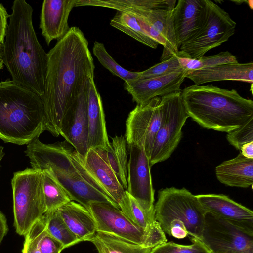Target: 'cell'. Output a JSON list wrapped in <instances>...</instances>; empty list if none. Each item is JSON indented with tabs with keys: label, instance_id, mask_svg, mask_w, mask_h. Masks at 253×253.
<instances>
[{
	"label": "cell",
	"instance_id": "4",
	"mask_svg": "<svg viewBox=\"0 0 253 253\" xmlns=\"http://www.w3.org/2000/svg\"><path fill=\"white\" fill-rule=\"evenodd\" d=\"M42 99L12 80L0 82V139L28 144L44 131Z\"/></svg>",
	"mask_w": 253,
	"mask_h": 253
},
{
	"label": "cell",
	"instance_id": "14",
	"mask_svg": "<svg viewBox=\"0 0 253 253\" xmlns=\"http://www.w3.org/2000/svg\"><path fill=\"white\" fill-rule=\"evenodd\" d=\"M89 80L77 100L65 112L59 126V134L84 158L89 150L86 109Z\"/></svg>",
	"mask_w": 253,
	"mask_h": 253
},
{
	"label": "cell",
	"instance_id": "5",
	"mask_svg": "<svg viewBox=\"0 0 253 253\" xmlns=\"http://www.w3.org/2000/svg\"><path fill=\"white\" fill-rule=\"evenodd\" d=\"M154 210L155 219L165 233L171 223H182L189 235L200 239L206 212L197 196L186 188L160 190Z\"/></svg>",
	"mask_w": 253,
	"mask_h": 253
},
{
	"label": "cell",
	"instance_id": "17",
	"mask_svg": "<svg viewBox=\"0 0 253 253\" xmlns=\"http://www.w3.org/2000/svg\"><path fill=\"white\" fill-rule=\"evenodd\" d=\"M77 0H44L42 4L40 28L49 45L55 39L63 37L69 31L68 18Z\"/></svg>",
	"mask_w": 253,
	"mask_h": 253
},
{
	"label": "cell",
	"instance_id": "6",
	"mask_svg": "<svg viewBox=\"0 0 253 253\" xmlns=\"http://www.w3.org/2000/svg\"><path fill=\"white\" fill-rule=\"evenodd\" d=\"M14 225L25 236L46 212L42 172L33 168L16 172L11 180Z\"/></svg>",
	"mask_w": 253,
	"mask_h": 253
},
{
	"label": "cell",
	"instance_id": "21",
	"mask_svg": "<svg viewBox=\"0 0 253 253\" xmlns=\"http://www.w3.org/2000/svg\"><path fill=\"white\" fill-rule=\"evenodd\" d=\"M185 78L189 79L197 85L227 80L253 84V63H231L199 70H187Z\"/></svg>",
	"mask_w": 253,
	"mask_h": 253
},
{
	"label": "cell",
	"instance_id": "22",
	"mask_svg": "<svg viewBox=\"0 0 253 253\" xmlns=\"http://www.w3.org/2000/svg\"><path fill=\"white\" fill-rule=\"evenodd\" d=\"M171 10L166 9H130L126 13L144 18L166 42L161 61L168 59L179 51L171 21Z\"/></svg>",
	"mask_w": 253,
	"mask_h": 253
},
{
	"label": "cell",
	"instance_id": "44",
	"mask_svg": "<svg viewBox=\"0 0 253 253\" xmlns=\"http://www.w3.org/2000/svg\"><path fill=\"white\" fill-rule=\"evenodd\" d=\"M3 149H4L3 147L0 146V163L5 154L4 152L3 151ZM0 167H1V166L0 164Z\"/></svg>",
	"mask_w": 253,
	"mask_h": 253
},
{
	"label": "cell",
	"instance_id": "3",
	"mask_svg": "<svg viewBox=\"0 0 253 253\" xmlns=\"http://www.w3.org/2000/svg\"><path fill=\"white\" fill-rule=\"evenodd\" d=\"M181 96L189 117L207 129L228 133L253 118V101L234 89L194 84Z\"/></svg>",
	"mask_w": 253,
	"mask_h": 253
},
{
	"label": "cell",
	"instance_id": "7",
	"mask_svg": "<svg viewBox=\"0 0 253 253\" xmlns=\"http://www.w3.org/2000/svg\"><path fill=\"white\" fill-rule=\"evenodd\" d=\"M25 153L32 168L41 171L48 169L60 170L86 181L110 197L85 167L84 158L66 141L46 144L37 137L27 144Z\"/></svg>",
	"mask_w": 253,
	"mask_h": 253
},
{
	"label": "cell",
	"instance_id": "12",
	"mask_svg": "<svg viewBox=\"0 0 253 253\" xmlns=\"http://www.w3.org/2000/svg\"><path fill=\"white\" fill-rule=\"evenodd\" d=\"M127 148L129 157L126 191L145 211L155 212L154 190L149 158L143 147L127 145Z\"/></svg>",
	"mask_w": 253,
	"mask_h": 253
},
{
	"label": "cell",
	"instance_id": "35",
	"mask_svg": "<svg viewBox=\"0 0 253 253\" xmlns=\"http://www.w3.org/2000/svg\"><path fill=\"white\" fill-rule=\"evenodd\" d=\"M181 67L186 70H199L217 65L238 62L237 58L229 51L221 52L217 54L202 56L197 59L179 57Z\"/></svg>",
	"mask_w": 253,
	"mask_h": 253
},
{
	"label": "cell",
	"instance_id": "16",
	"mask_svg": "<svg viewBox=\"0 0 253 253\" xmlns=\"http://www.w3.org/2000/svg\"><path fill=\"white\" fill-rule=\"evenodd\" d=\"M206 213L227 220L253 234V212L223 194L196 195Z\"/></svg>",
	"mask_w": 253,
	"mask_h": 253
},
{
	"label": "cell",
	"instance_id": "33",
	"mask_svg": "<svg viewBox=\"0 0 253 253\" xmlns=\"http://www.w3.org/2000/svg\"><path fill=\"white\" fill-rule=\"evenodd\" d=\"M27 234L33 239L41 253H60L65 249L63 245L46 230L42 217L33 224Z\"/></svg>",
	"mask_w": 253,
	"mask_h": 253
},
{
	"label": "cell",
	"instance_id": "39",
	"mask_svg": "<svg viewBox=\"0 0 253 253\" xmlns=\"http://www.w3.org/2000/svg\"><path fill=\"white\" fill-rule=\"evenodd\" d=\"M167 241L165 233L160 223L155 220L146 229V234L142 246L152 249Z\"/></svg>",
	"mask_w": 253,
	"mask_h": 253
},
{
	"label": "cell",
	"instance_id": "2",
	"mask_svg": "<svg viewBox=\"0 0 253 253\" xmlns=\"http://www.w3.org/2000/svg\"><path fill=\"white\" fill-rule=\"evenodd\" d=\"M11 9L3 44V64L13 81L42 98L48 56L34 28L33 8L25 0H15Z\"/></svg>",
	"mask_w": 253,
	"mask_h": 253
},
{
	"label": "cell",
	"instance_id": "37",
	"mask_svg": "<svg viewBox=\"0 0 253 253\" xmlns=\"http://www.w3.org/2000/svg\"><path fill=\"white\" fill-rule=\"evenodd\" d=\"M179 57H184L185 55L179 51L177 54L170 58L163 60L147 70L139 72V78L157 77L185 69L181 67L178 59Z\"/></svg>",
	"mask_w": 253,
	"mask_h": 253
},
{
	"label": "cell",
	"instance_id": "43",
	"mask_svg": "<svg viewBox=\"0 0 253 253\" xmlns=\"http://www.w3.org/2000/svg\"><path fill=\"white\" fill-rule=\"evenodd\" d=\"M240 150V152L244 157L249 159H253V141L243 145Z\"/></svg>",
	"mask_w": 253,
	"mask_h": 253
},
{
	"label": "cell",
	"instance_id": "15",
	"mask_svg": "<svg viewBox=\"0 0 253 253\" xmlns=\"http://www.w3.org/2000/svg\"><path fill=\"white\" fill-rule=\"evenodd\" d=\"M186 69L162 76L141 79L125 82L124 89L131 95L137 105L144 104L157 97H162L181 91Z\"/></svg>",
	"mask_w": 253,
	"mask_h": 253
},
{
	"label": "cell",
	"instance_id": "32",
	"mask_svg": "<svg viewBox=\"0 0 253 253\" xmlns=\"http://www.w3.org/2000/svg\"><path fill=\"white\" fill-rule=\"evenodd\" d=\"M119 206L130 220L142 229L147 228L156 220L155 212L145 211L126 190Z\"/></svg>",
	"mask_w": 253,
	"mask_h": 253
},
{
	"label": "cell",
	"instance_id": "9",
	"mask_svg": "<svg viewBox=\"0 0 253 253\" xmlns=\"http://www.w3.org/2000/svg\"><path fill=\"white\" fill-rule=\"evenodd\" d=\"M163 116L149 157L151 167L167 160L179 144L182 129L189 117L181 91L161 97Z\"/></svg>",
	"mask_w": 253,
	"mask_h": 253
},
{
	"label": "cell",
	"instance_id": "45",
	"mask_svg": "<svg viewBox=\"0 0 253 253\" xmlns=\"http://www.w3.org/2000/svg\"><path fill=\"white\" fill-rule=\"evenodd\" d=\"M3 52V45L0 43V59H2Z\"/></svg>",
	"mask_w": 253,
	"mask_h": 253
},
{
	"label": "cell",
	"instance_id": "42",
	"mask_svg": "<svg viewBox=\"0 0 253 253\" xmlns=\"http://www.w3.org/2000/svg\"><path fill=\"white\" fill-rule=\"evenodd\" d=\"M8 231V227L6 218L4 214L0 211V244L7 234Z\"/></svg>",
	"mask_w": 253,
	"mask_h": 253
},
{
	"label": "cell",
	"instance_id": "19",
	"mask_svg": "<svg viewBox=\"0 0 253 253\" xmlns=\"http://www.w3.org/2000/svg\"><path fill=\"white\" fill-rule=\"evenodd\" d=\"M88 145L89 149H104L110 145L101 96L94 77L89 80L87 97Z\"/></svg>",
	"mask_w": 253,
	"mask_h": 253
},
{
	"label": "cell",
	"instance_id": "26",
	"mask_svg": "<svg viewBox=\"0 0 253 253\" xmlns=\"http://www.w3.org/2000/svg\"><path fill=\"white\" fill-rule=\"evenodd\" d=\"M111 138L112 141L106 150L101 148L94 150L109 165L121 186L126 190L128 164L126 140L122 135H116Z\"/></svg>",
	"mask_w": 253,
	"mask_h": 253
},
{
	"label": "cell",
	"instance_id": "47",
	"mask_svg": "<svg viewBox=\"0 0 253 253\" xmlns=\"http://www.w3.org/2000/svg\"><path fill=\"white\" fill-rule=\"evenodd\" d=\"M3 65L4 64L2 59H0V71L3 68Z\"/></svg>",
	"mask_w": 253,
	"mask_h": 253
},
{
	"label": "cell",
	"instance_id": "24",
	"mask_svg": "<svg viewBox=\"0 0 253 253\" xmlns=\"http://www.w3.org/2000/svg\"><path fill=\"white\" fill-rule=\"evenodd\" d=\"M87 170L96 179L107 194L118 205L125 193L111 167L106 163L93 149H89L84 158Z\"/></svg>",
	"mask_w": 253,
	"mask_h": 253
},
{
	"label": "cell",
	"instance_id": "28",
	"mask_svg": "<svg viewBox=\"0 0 253 253\" xmlns=\"http://www.w3.org/2000/svg\"><path fill=\"white\" fill-rule=\"evenodd\" d=\"M87 241L94 244L98 253H149L151 250V248L98 232Z\"/></svg>",
	"mask_w": 253,
	"mask_h": 253
},
{
	"label": "cell",
	"instance_id": "31",
	"mask_svg": "<svg viewBox=\"0 0 253 253\" xmlns=\"http://www.w3.org/2000/svg\"><path fill=\"white\" fill-rule=\"evenodd\" d=\"M46 212L56 210L71 200L64 189L49 171H41Z\"/></svg>",
	"mask_w": 253,
	"mask_h": 253
},
{
	"label": "cell",
	"instance_id": "34",
	"mask_svg": "<svg viewBox=\"0 0 253 253\" xmlns=\"http://www.w3.org/2000/svg\"><path fill=\"white\" fill-rule=\"evenodd\" d=\"M92 51L95 56L104 67L114 75L123 80L125 82L139 78V72L130 71L120 65L108 53L103 43L95 41Z\"/></svg>",
	"mask_w": 253,
	"mask_h": 253
},
{
	"label": "cell",
	"instance_id": "46",
	"mask_svg": "<svg viewBox=\"0 0 253 253\" xmlns=\"http://www.w3.org/2000/svg\"><path fill=\"white\" fill-rule=\"evenodd\" d=\"M247 2L248 3V5H249V7H250V8L251 9H253V0H248V1H247Z\"/></svg>",
	"mask_w": 253,
	"mask_h": 253
},
{
	"label": "cell",
	"instance_id": "40",
	"mask_svg": "<svg viewBox=\"0 0 253 253\" xmlns=\"http://www.w3.org/2000/svg\"><path fill=\"white\" fill-rule=\"evenodd\" d=\"M9 15L3 5L0 3V43L3 44L7 27V19Z\"/></svg>",
	"mask_w": 253,
	"mask_h": 253
},
{
	"label": "cell",
	"instance_id": "23",
	"mask_svg": "<svg viewBox=\"0 0 253 253\" xmlns=\"http://www.w3.org/2000/svg\"><path fill=\"white\" fill-rule=\"evenodd\" d=\"M217 179L230 187L248 188L253 184V159L240 152L234 158L223 162L215 168Z\"/></svg>",
	"mask_w": 253,
	"mask_h": 253
},
{
	"label": "cell",
	"instance_id": "11",
	"mask_svg": "<svg viewBox=\"0 0 253 253\" xmlns=\"http://www.w3.org/2000/svg\"><path fill=\"white\" fill-rule=\"evenodd\" d=\"M162 116L160 97L137 105L126 120L125 137L126 144L144 147L149 158Z\"/></svg>",
	"mask_w": 253,
	"mask_h": 253
},
{
	"label": "cell",
	"instance_id": "8",
	"mask_svg": "<svg viewBox=\"0 0 253 253\" xmlns=\"http://www.w3.org/2000/svg\"><path fill=\"white\" fill-rule=\"evenodd\" d=\"M203 21L199 29L180 47L188 58L197 59L226 42L235 31L236 22L213 1L205 0Z\"/></svg>",
	"mask_w": 253,
	"mask_h": 253
},
{
	"label": "cell",
	"instance_id": "41",
	"mask_svg": "<svg viewBox=\"0 0 253 253\" xmlns=\"http://www.w3.org/2000/svg\"><path fill=\"white\" fill-rule=\"evenodd\" d=\"M24 237L25 240L22 253H41L30 236L27 233Z\"/></svg>",
	"mask_w": 253,
	"mask_h": 253
},
{
	"label": "cell",
	"instance_id": "30",
	"mask_svg": "<svg viewBox=\"0 0 253 253\" xmlns=\"http://www.w3.org/2000/svg\"><path fill=\"white\" fill-rule=\"evenodd\" d=\"M42 217L46 230L65 248L80 242L67 226L57 210L45 212Z\"/></svg>",
	"mask_w": 253,
	"mask_h": 253
},
{
	"label": "cell",
	"instance_id": "29",
	"mask_svg": "<svg viewBox=\"0 0 253 253\" xmlns=\"http://www.w3.org/2000/svg\"><path fill=\"white\" fill-rule=\"evenodd\" d=\"M110 24L112 27L150 48L156 49L159 44L145 32L136 17L131 14L118 11L111 19Z\"/></svg>",
	"mask_w": 253,
	"mask_h": 253
},
{
	"label": "cell",
	"instance_id": "36",
	"mask_svg": "<svg viewBox=\"0 0 253 253\" xmlns=\"http://www.w3.org/2000/svg\"><path fill=\"white\" fill-rule=\"evenodd\" d=\"M190 239L191 245L167 242L152 248L149 253H211L199 239L191 237Z\"/></svg>",
	"mask_w": 253,
	"mask_h": 253
},
{
	"label": "cell",
	"instance_id": "10",
	"mask_svg": "<svg viewBox=\"0 0 253 253\" xmlns=\"http://www.w3.org/2000/svg\"><path fill=\"white\" fill-rule=\"evenodd\" d=\"M200 240L211 253H253V234L209 213Z\"/></svg>",
	"mask_w": 253,
	"mask_h": 253
},
{
	"label": "cell",
	"instance_id": "27",
	"mask_svg": "<svg viewBox=\"0 0 253 253\" xmlns=\"http://www.w3.org/2000/svg\"><path fill=\"white\" fill-rule=\"evenodd\" d=\"M175 0H77L75 7L93 6L109 8L118 11L130 9L172 10Z\"/></svg>",
	"mask_w": 253,
	"mask_h": 253
},
{
	"label": "cell",
	"instance_id": "25",
	"mask_svg": "<svg viewBox=\"0 0 253 253\" xmlns=\"http://www.w3.org/2000/svg\"><path fill=\"white\" fill-rule=\"evenodd\" d=\"M57 210L67 226L80 242L87 241L96 232V225L91 213L81 204L71 201Z\"/></svg>",
	"mask_w": 253,
	"mask_h": 253
},
{
	"label": "cell",
	"instance_id": "38",
	"mask_svg": "<svg viewBox=\"0 0 253 253\" xmlns=\"http://www.w3.org/2000/svg\"><path fill=\"white\" fill-rule=\"evenodd\" d=\"M226 139L237 150L245 143L253 141V118L238 128L227 133Z\"/></svg>",
	"mask_w": 253,
	"mask_h": 253
},
{
	"label": "cell",
	"instance_id": "18",
	"mask_svg": "<svg viewBox=\"0 0 253 253\" xmlns=\"http://www.w3.org/2000/svg\"><path fill=\"white\" fill-rule=\"evenodd\" d=\"M205 5V0H179L172 10L171 21L179 49L200 28Z\"/></svg>",
	"mask_w": 253,
	"mask_h": 253
},
{
	"label": "cell",
	"instance_id": "20",
	"mask_svg": "<svg viewBox=\"0 0 253 253\" xmlns=\"http://www.w3.org/2000/svg\"><path fill=\"white\" fill-rule=\"evenodd\" d=\"M46 169L61 185L71 201L81 204L86 209L88 210L91 203H108L120 209L118 204L111 198L86 181L57 169Z\"/></svg>",
	"mask_w": 253,
	"mask_h": 253
},
{
	"label": "cell",
	"instance_id": "13",
	"mask_svg": "<svg viewBox=\"0 0 253 253\" xmlns=\"http://www.w3.org/2000/svg\"><path fill=\"white\" fill-rule=\"evenodd\" d=\"M88 210L95 220L96 232L143 245L147 228L134 224L119 208L105 203H91Z\"/></svg>",
	"mask_w": 253,
	"mask_h": 253
},
{
	"label": "cell",
	"instance_id": "1",
	"mask_svg": "<svg viewBox=\"0 0 253 253\" xmlns=\"http://www.w3.org/2000/svg\"><path fill=\"white\" fill-rule=\"evenodd\" d=\"M44 94V129L58 137L62 117L77 99L95 65L88 42L79 28L70 27L47 53Z\"/></svg>",
	"mask_w": 253,
	"mask_h": 253
}]
</instances>
